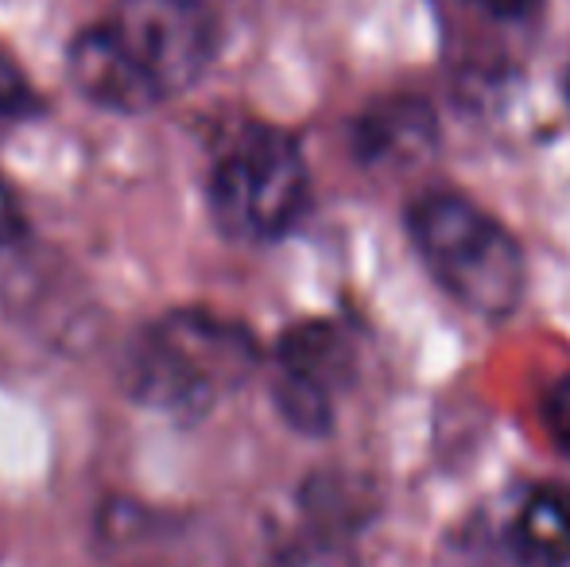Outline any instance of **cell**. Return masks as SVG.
Here are the masks:
<instances>
[{"label":"cell","instance_id":"obj_1","mask_svg":"<svg viewBox=\"0 0 570 567\" xmlns=\"http://www.w3.org/2000/svg\"><path fill=\"white\" fill-rule=\"evenodd\" d=\"M256 370V342L245 326L210 311L179 307L132 339L120 362V385L144 409L203 420Z\"/></svg>","mask_w":570,"mask_h":567},{"label":"cell","instance_id":"obj_2","mask_svg":"<svg viewBox=\"0 0 570 567\" xmlns=\"http://www.w3.org/2000/svg\"><path fill=\"white\" fill-rule=\"evenodd\" d=\"M412 242L443 292L481 319H504L524 295V253L485 211L458 195L423 198L412 211Z\"/></svg>","mask_w":570,"mask_h":567},{"label":"cell","instance_id":"obj_3","mask_svg":"<svg viewBox=\"0 0 570 567\" xmlns=\"http://www.w3.org/2000/svg\"><path fill=\"white\" fill-rule=\"evenodd\" d=\"M210 211L237 242H276L307 211V164L287 133L245 125L218 151L210 172Z\"/></svg>","mask_w":570,"mask_h":567},{"label":"cell","instance_id":"obj_4","mask_svg":"<svg viewBox=\"0 0 570 567\" xmlns=\"http://www.w3.org/2000/svg\"><path fill=\"white\" fill-rule=\"evenodd\" d=\"M109 31L164 98L190 90L214 59V20L198 0H120Z\"/></svg>","mask_w":570,"mask_h":567},{"label":"cell","instance_id":"obj_5","mask_svg":"<svg viewBox=\"0 0 570 567\" xmlns=\"http://www.w3.org/2000/svg\"><path fill=\"white\" fill-rule=\"evenodd\" d=\"M70 82L78 86L86 101L114 114H144V109L159 106L164 94L148 82L140 67L128 59V51L117 43L109 23H94L70 43L67 55Z\"/></svg>","mask_w":570,"mask_h":567},{"label":"cell","instance_id":"obj_6","mask_svg":"<svg viewBox=\"0 0 570 567\" xmlns=\"http://www.w3.org/2000/svg\"><path fill=\"white\" fill-rule=\"evenodd\" d=\"M512 545L524 560L540 567H563L570 560V493L559 486H540L517 509Z\"/></svg>","mask_w":570,"mask_h":567},{"label":"cell","instance_id":"obj_7","mask_svg":"<svg viewBox=\"0 0 570 567\" xmlns=\"http://www.w3.org/2000/svg\"><path fill=\"white\" fill-rule=\"evenodd\" d=\"M279 370L315 381L334 397V389L350 378V342L331 323H299L279 339Z\"/></svg>","mask_w":570,"mask_h":567},{"label":"cell","instance_id":"obj_8","mask_svg":"<svg viewBox=\"0 0 570 567\" xmlns=\"http://www.w3.org/2000/svg\"><path fill=\"white\" fill-rule=\"evenodd\" d=\"M431 137H435V125H431L428 106H420V101H389V106L361 117L353 129V144H357V156L365 164L423 151Z\"/></svg>","mask_w":570,"mask_h":567},{"label":"cell","instance_id":"obj_9","mask_svg":"<svg viewBox=\"0 0 570 567\" xmlns=\"http://www.w3.org/2000/svg\"><path fill=\"white\" fill-rule=\"evenodd\" d=\"M268 567H357V564H353V553L342 537V525L307 514L303 532L284 540L276 548V556L268 560Z\"/></svg>","mask_w":570,"mask_h":567},{"label":"cell","instance_id":"obj_10","mask_svg":"<svg viewBox=\"0 0 570 567\" xmlns=\"http://www.w3.org/2000/svg\"><path fill=\"white\" fill-rule=\"evenodd\" d=\"M272 401H276L279 417L287 420L303 436H326L334 424V397L318 389L315 381L295 378V373L279 370L276 385H272Z\"/></svg>","mask_w":570,"mask_h":567},{"label":"cell","instance_id":"obj_11","mask_svg":"<svg viewBox=\"0 0 570 567\" xmlns=\"http://www.w3.org/2000/svg\"><path fill=\"white\" fill-rule=\"evenodd\" d=\"M39 109L36 94H31L23 70L16 67L8 55H0V121H16V117H31Z\"/></svg>","mask_w":570,"mask_h":567},{"label":"cell","instance_id":"obj_12","mask_svg":"<svg viewBox=\"0 0 570 567\" xmlns=\"http://www.w3.org/2000/svg\"><path fill=\"white\" fill-rule=\"evenodd\" d=\"M543 424H548L551 439L563 447V454H570V378L559 381L548 393V401H543Z\"/></svg>","mask_w":570,"mask_h":567},{"label":"cell","instance_id":"obj_13","mask_svg":"<svg viewBox=\"0 0 570 567\" xmlns=\"http://www.w3.org/2000/svg\"><path fill=\"white\" fill-rule=\"evenodd\" d=\"M28 237V218H23L20 203L12 198V190L0 179V250H12Z\"/></svg>","mask_w":570,"mask_h":567},{"label":"cell","instance_id":"obj_14","mask_svg":"<svg viewBox=\"0 0 570 567\" xmlns=\"http://www.w3.org/2000/svg\"><path fill=\"white\" fill-rule=\"evenodd\" d=\"M478 4H485V12L501 20H524L540 8V0H478Z\"/></svg>","mask_w":570,"mask_h":567},{"label":"cell","instance_id":"obj_15","mask_svg":"<svg viewBox=\"0 0 570 567\" xmlns=\"http://www.w3.org/2000/svg\"><path fill=\"white\" fill-rule=\"evenodd\" d=\"M567 101H570V78H567Z\"/></svg>","mask_w":570,"mask_h":567}]
</instances>
